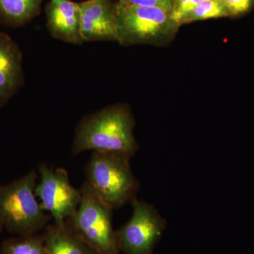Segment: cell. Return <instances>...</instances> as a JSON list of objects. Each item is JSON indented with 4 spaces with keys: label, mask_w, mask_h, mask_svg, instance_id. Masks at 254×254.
Wrapping results in <instances>:
<instances>
[{
    "label": "cell",
    "mask_w": 254,
    "mask_h": 254,
    "mask_svg": "<svg viewBox=\"0 0 254 254\" xmlns=\"http://www.w3.org/2000/svg\"><path fill=\"white\" fill-rule=\"evenodd\" d=\"M131 108L125 103L106 107L84 117L75 131L72 153L87 150L118 153L131 157L138 149Z\"/></svg>",
    "instance_id": "6da1fadb"
},
{
    "label": "cell",
    "mask_w": 254,
    "mask_h": 254,
    "mask_svg": "<svg viewBox=\"0 0 254 254\" xmlns=\"http://www.w3.org/2000/svg\"><path fill=\"white\" fill-rule=\"evenodd\" d=\"M118 153L93 151L86 167V182L112 210L135 199L139 183L132 172L130 159Z\"/></svg>",
    "instance_id": "7a4b0ae2"
},
{
    "label": "cell",
    "mask_w": 254,
    "mask_h": 254,
    "mask_svg": "<svg viewBox=\"0 0 254 254\" xmlns=\"http://www.w3.org/2000/svg\"><path fill=\"white\" fill-rule=\"evenodd\" d=\"M36 170L7 185L0 186V220L3 227L21 236L45 230L51 216L42 208L35 190Z\"/></svg>",
    "instance_id": "3957f363"
},
{
    "label": "cell",
    "mask_w": 254,
    "mask_h": 254,
    "mask_svg": "<svg viewBox=\"0 0 254 254\" xmlns=\"http://www.w3.org/2000/svg\"><path fill=\"white\" fill-rule=\"evenodd\" d=\"M118 41L122 46H164L176 37L180 26L171 11L116 2Z\"/></svg>",
    "instance_id": "277c9868"
},
{
    "label": "cell",
    "mask_w": 254,
    "mask_h": 254,
    "mask_svg": "<svg viewBox=\"0 0 254 254\" xmlns=\"http://www.w3.org/2000/svg\"><path fill=\"white\" fill-rule=\"evenodd\" d=\"M77 210L66 220L68 226L96 254H120L118 237L114 230L112 210L91 186L84 182Z\"/></svg>",
    "instance_id": "5b68a950"
},
{
    "label": "cell",
    "mask_w": 254,
    "mask_h": 254,
    "mask_svg": "<svg viewBox=\"0 0 254 254\" xmlns=\"http://www.w3.org/2000/svg\"><path fill=\"white\" fill-rule=\"evenodd\" d=\"M38 171L40 182L35 190L37 198L54 223L63 225L77 210L81 200V190L70 184L65 169H53L43 163Z\"/></svg>",
    "instance_id": "8992f818"
},
{
    "label": "cell",
    "mask_w": 254,
    "mask_h": 254,
    "mask_svg": "<svg viewBox=\"0 0 254 254\" xmlns=\"http://www.w3.org/2000/svg\"><path fill=\"white\" fill-rule=\"evenodd\" d=\"M131 218L117 230L120 252L125 254H153L166 221L153 205L135 198Z\"/></svg>",
    "instance_id": "52a82bcc"
},
{
    "label": "cell",
    "mask_w": 254,
    "mask_h": 254,
    "mask_svg": "<svg viewBox=\"0 0 254 254\" xmlns=\"http://www.w3.org/2000/svg\"><path fill=\"white\" fill-rule=\"evenodd\" d=\"M83 42L117 41L116 2L113 0H86L78 3Z\"/></svg>",
    "instance_id": "ba28073f"
},
{
    "label": "cell",
    "mask_w": 254,
    "mask_h": 254,
    "mask_svg": "<svg viewBox=\"0 0 254 254\" xmlns=\"http://www.w3.org/2000/svg\"><path fill=\"white\" fill-rule=\"evenodd\" d=\"M46 13L47 27L53 38L71 44L83 43L78 3L71 0H50Z\"/></svg>",
    "instance_id": "9c48e42d"
},
{
    "label": "cell",
    "mask_w": 254,
    "mask_h": 254,
    "mask_svg": "<svg viewBox=\"0 0 254 254\" xmlns=\"http://www.w3.org/2000/svg\"><path fill=\"white\" fill-rule=\"evenodd\" d=\"M22 82L21 50L11 37L0 33V105L16 93Z\"/></svg>",
    "instance_id": "30bf717a"
},
{
    "label": "cell",
    "mask_w": 254,
    "mask_h": 254,
    "mask_svg": "<svg viewBox=\"0 0 254 254\" xmlns=\"http://www.w3.org/2000/svg\"><path fill=\"white\" fill-rule=\"evenodd\" d=\"M43 236L48 254H96L66 222L48 225Z\"/></svg>",
    "instance_id": "8fae6325"
},
{
    "label": "cell",
    "mask_w": 254,
    "mask_h": 254,
    "mask_svg": "<svg viewBox=\"0 0 254 254\" xmlns=\"http://www.w3.org/2000/svg\"><path fill=\"white\" fill-rule=\"evenodd\" d=\"M43 0H0V19L10 26L25 24L41 13Z\"/></svg>",
    "instance_id": "7c38bea8"
},
{
    "label": "cell",
    "mask_w": 254,
    "mask_h": 254,
    "mask_svg": "<svg viewBox=\"0 0 254 254\" xmlns=\"http://www.w3.org/2000/svg\"><path fill=\"white\" fill-rule=\"evenodd\" d=\"M0 254H48L44 236L35 235L21 236L3 243Z\"/></svg>",
    "instance_id": "4fadbf2b"
},
{
    "label": "cell",
    "mask_w": 254,
    "mask_h": 254,
    "mask_svg": "<svg viewBox=\"0 0 254 254\" xmlns=\"http://www.w3.org/2000/svg\"><path fill=\"white\" fill-rule=\"evenodd\" d=\"M228 14L222 1L204 0L182 20L180 25L210 18L227 17Z\"/></svg>",
    "instance_id": "5bb4252c"
},
{
    "label": "cell",
    "mask_w": 254,
    "mask_h": 254,
    "mask_svg": "<svg viewBox=\"0 0 254 254\" xmlns=\"http://www.w3.org/2000/svg\"><path fill=\"white\" fill-rule=\"evenodd\" d=\"M204 0H173L172 16L180 25L182 20Z\"/></svg>",
    "instance_id": "9a60e30c"
},
{
    "label": "cell",
    "mask_w": 254,
    "mask_h": 254,
    "mask_svg": "<svg viewBox=\"0 0 254 254\" xmlns=\"http://www.w3.org/2000/svg\"><path fill=\"white\" fill-rule=\"evenodd\" d=\"M228 16H237L248 12L254 4V0H222Z\"/></svg>",
    "instance_id": "2e32d148"
},
{
    "label": "cell",
    "mask_w": 254,
    "mask_h": 254,
    "mask_svg": "<svg viewBox=\"0 0 254 254\" xmlns=\"http://www.w3.org/2000/svg\"><path fill=\"white\" fill-rule=\"evenodd\" d=\"M118 2L128 5L158 7L171 11L173 0H118Z\"/></svg>",
    "instance_id": "e0dca14e"
},
{
    "label": "cell",
    "mask_w": 254,
    "mask_h": 254,
    "mask_svg": "<svg viewBox=\"0 0 254 254\" xmlns=\"http://www.w3.org/2000/svg\"><path fill=\"white\" fill-rule=\"evenodd\" d=\"M3 226L2 224H1V220H0V232H1V230H2Z\"/></svg>",
    "instance_id": "ac0fdd59"
},
{
    "label": "cell",
    "mask_w": 254,
    "mask_h": 254,
    "mask_svg": "<svg viewBox=\"0 0 254 254\" xmlns=\"http://www.w3.org/2000/svg\"><path fill=\"white\" fill-rule=\"evenodd\" d=\"M215 1H222V0H215Z\"/></svg>",
    "instance_id": "d6986e66"
}]
</instances>
